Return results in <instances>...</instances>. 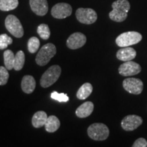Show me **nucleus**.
Returning <instances> with one entry per match:
<instances>
[{
  "mask_svg": "<svg viewBox=\"0 0 147 147\" xmlns=\"http://www.w3.org/2000/svg\"><path fill=\"white\" fill-rule=\"evenodd\" d=\"M136 51L131 47H123L117 53V57L123 61H128L134 59L136 56Z\"/></svg>",
  "mask_w": 147,
  "mask_h": 147,
  "instance_id": "14",
  "label": "nucleus"
},
{
  "mask_svg": "<svg viewBox=\"0 0 147 147\" xmlns=\"http://www.w3.org/2000/svg\"><path fill=\"white\" fill-rule=\"evenodd\" d=\"M142 123V119L138 115H128L121 121V127L125 131H131L136 129Z\"/></svg>",
  "mask_w": 147,
  "mask_h": 147,
  "instance_id": "11",
  "label": "nucleus"
},
{
  "mask_svg": "<svg viewBox=\"0 0 147 147\" xmlns=\"http://www.w3.org/2000/svg\"><path fill=\"white\" fill-rule=\"evenodd\" d=\"M109 129L105 124L95 123L91 125L87 129L90 138L97 141L105 140L109 136Z\"/></svg>",
  "mask_w": 147,
  "mask_h": 147,
  "instance_id": "2",
  "label": "nucleus"
},
{
  "mask_svg": "<svg viewBox=\"0 0 147 147\" xmlns=\"http://www.w3.org/2000/svg\"><path fill=\"white\" fill-rule=\"evenodd\" d=\"M37 32L42 39L47 40L50 38L51 31L47 24H41L38 27Z\"/></svg>",
  "mask_w": 147,
  "mask_h": 147,
  "instance_id": "23",
  "label": "nucleus"
},
{
  "mask_svg": "<svg viewBox=\"0 0 147 147\" xmlns=\"http://www.w3.org/2000/svg\"><path fill=\"white\" fill-rule=\"evenodd\" d=\"M142 39V36L136 32H127L119 35L116 39L118 47H127L136 45Z\"/></svg>",
  "mask_w": 147,
  "mask_h": 147,
  "instance_id": "4",
  "label": "nucleus"
},
{
  "mask_svg": "<svg viewBox=\"0 0 147 147\" xmlns=\"http://www.w3.org/2000/svg\"><path fill=\"white\" fill-rule=\"evenodd\" d=\"M133 147H146L147 146V141L143 138H140L132 145Z\"/></svg>",
  "mask_w": 147,
  "mask_h": 147,
  "instance_id": "28",
  "label": "nucleus"
},
{
  "mask_svg": "<svg viewBox=\"0 0 147 147\" xmlns=\"http://www.w3.org/2000/svg\"><path fill=\"white\" fill-rule=\"evenodd\" d=\"M48 117L47 113L44 111H38L34 114L32 117V125L35 128H40L45 126L47 123Z\"/></svg>",
  "mask_w": 147,
  "mask_h": 147,
  "instance_id": "17",
  "label": "nucleus"
},
{
  "mask_svg": "<svg viewBox=\"0 0 147 147\" xmlns=\"http://www.w3.org/2000/svg\"><path fill=\"white\" fill-rule=\"evenodd\" d=\"M18 0H0V10L1 11H10L17 8Z\"/></svg>",
  "mask_w": 147,
  "mask_h": 147,
  "instance_id": "20",
  "label": "nucleus"
},
{
  "mask_svg": "<svg viewBox=\"0 0 147 147\" xmlns=\"http://www.w3.org/2000/svg\"><path fill=\"white\" fill-rule=\"evenodd\" d=\"M8 69L6 67L0 66V85H5L9 79Z\"/></svg>",
  "mask_w": 147,
  "mask_h": 147,
  "instance_id": "26",
  "label": "nucleus"
},
{
  "mask_svg": "<svg viewBox=\"0 0 147 147\" xmlns=\"http://www.w3.org/2000/svg\"><path fill=\"white\" fill-rule=\"evenodd\" d=\"M51 98L53 100L58 101L59 102H67L69 101V97L65 93H59L57 91H54L51 93Z\"/></svg>",
  "mask_w": 147,
  "mask_h": 147,
  "instance_id": "27",
  "label": "nucleus"
},
{
  "mask_svg": "<svg viewBox=\"0 0 147 147\" xmlns=\"http://www.w3.org/2000/svg\"><path fill=\"white\" fill-rule=\"evenodd\" d=\"M72 8L67 3H59L55 5L51 10V14L53 17L58 19H63L68 17L71 14Z\"/></svg>",
  "mask_w": 147,
  "mask_h": 147,
  "instance_id": "10",
  "label": "nucleus"
},
{
  "mask_svg": "<svg viewBox=\"0 0 147 147\" xmlns=\"http://www.w3.org/2000/svg\"><path fill=\"white\" fill-rule=\"evenodd\" d=\"M25 54L22 51H19L16 53L14 57V68L16 71L21 70L25 64Z\"/></svg>",
  "mask_w": 147,
  "mask_h": 147,
  "instance_id": "22",
  "label": "nucleus"
},
{
  "mask_svg": "<svg viewBox=\"0 0 147 147\" xmlns=\"http://www.w3.org/2000/svg\"><path fill=\"white\" fill-rule=\"evenodd\" d=\"M61 68L60 66L55 65L51 66L43 74L40 79V85L44 88H47L55 83L59 78Z\"/></svg>",
  "mask_w": 147,
  "mask_h": 147,
  "instance_id": "5",
  "label": "nucleus"
},
{
  "mask_svg": "<svg viewBox=\"0 0 147 147\" xmlns=\"http://www.w3.org/2000/svg\"><path fill=\"white\" fill-rule=\"evenodd\" d=\"M45 129L49 133L56 131L60 127V121L57 117L51 115L48 117L47 123L45 124Z\"/></svg>",
  "mask_w": 147,
  "mask_h": 147,
  "instance_id": "18",
  "label": "nucleus"
},
{
  "mask_svg": "<svg viewBox=\"0 0 147 147\" xmlns=\"http://www.w3.org/2000/svg\"><path fill=\"white\" fill-rule=\"evenodd\" d=\"M12 38L8 36V35L3 34L0 35V50H3L6 49L9 45H12Z\"/></svg>",
  "mask_w": 147,
  "mask_h": 147,
  "instance_id": "25",
  "label": "nucleus"
},
{
  "mask_svg": "<svg viewBox=\"0 0 147 147\" xmlns=\"http://www.w3.org/2000/svg\"><path fill=\"white\" fill-rule=\"evenodd\" d=\"M29 5L35 14L45 16L49 10L47 0H29Z\"/></svg>",
  "mask_w": 147,
  "mask_h": 147,
  "instance_id": "13",
  "label": "nucleus"
},
{
  "mask_svg": "<svg viewBox=\"0 0 147 147\" xmlns=\"http://www.w3.org/2000/svg\"><path fill=\"white\" fill-rule=\"evenodd\" d=\"M5 26L7 30L16 38H20L23 36V27L16 16L12 14L7 16L5 20Z\"/></svg>",
  "mask_w": 147,
  "mask_h": 147,
  "instance_id": "6",
  "label": "nucleus"
},
{
  "mask_svg": "<svg viewBox=\"0 0 147 147\" xmlns=\"http://www.w3.org/2000/svg\"><path fill=\"white\" fill-rule=\"evenodd\" d=\"M141 66L138 63L132 61H125V63L119 66V73L121 76H131L138 74L141 71Z\"/></svg>",
  "mask_w": 147,
  "mask_h": 147,
  "instance_id": "9",
  "label": "nucleus"
},
{
  "mask_svg": "<svg viewBox=\"0 0 147 147\" xmlns=\"http://www.w3.org/2000/svg\"><path fill=\"white\" fill-rule=\"evenodd\" d=\"M123 87L126 91L134 95H139L142 92L143 82L139 78H127L123 82Z\"/></svg>",
  "mask_w": 147,
  "mask_h": 147,
  "instance_id": "8",
  "label": "nucleus"
},
{
  "mask_svg": "<svg viewBox=\"0 0 147 147\" xmlns=\"http://www.w3.org/2000/svg\"><path fill=\"white\" fill-rule=\"evenodd\" d=\"M112 8L113 10L109 13L110 18L113 21L121 23L127 17L130 3L127 0H117L113 3Z\"/></svg>",
  "mask_w": 147,
  "mask_h": 147,
  "instance_id": "1",
  "label": "nucleus"
},
{
  "mask_svg": "<svg viewBox=\"0 0 147 147\" xmlns=\"http://www.w3.org/2000/svg\"><path fill=\"white\" fill-rule=\"evenodd\" d=\"M14 56L13 52L11 50H7L3 53V59H4L5 67L8 70H11L14 68Z\"/></svg>",
  "mask_w": 147,
  "mask_h": 147,
  "instance_id": "21",
  "label": "nucleus"
},
{
  "mask_svg": "<svg viewBox=\"0 0 147 147\" xmlns=\"http://www.w3.org/2000/svg\"><path fill=\"white\" fill-rule=\"evenodd\" d=\"M87 42V38L83 34L80 32L74 33L67 40L66 45L69 49L75 50L80 49L85 45Z\"/></svg>",
  "mask_w": 147,
  "mask_h": 147,
  "instance_id": "12",
  "label": "nucleus"
},
{
  "mask_svg": "<svg viewBox=\"0 0 147 147\" xmlns=\"http://www.w3.org/2000/svg\"><path fill=\"white\" fill-rule=\"evenodd\" d=\"M36 80L34 77L30 75H26L22 79L21 88L23 92L29 94L34 92L36 88Z\"/></svg>",
  "mask_w": 147,
  "mask_h": 147,
  "instance_id": "16",
  "label": "nucleus"
},
{
  "mask_svg": "<svg viewBox=\"0 0 147 147\" xmlns=\"http://www.w3.org/2000/svg\"><path fill=\"white\" fill-rule=\"evenodd\" d=\"M93 91V87L89 82H86L82 84L80 89L78 90L76 93V97L80 100H86Z\"/></svg>",
  "mask_w": 147,
  "mask_h": 147,
  "instance_id": "19",
  "label": "nucleus"
},
{
  "mask_svg": "<svg viewBox=\"0 0 147 147\" xmlns=\"http://www.w3.org/2000/svg\"><path fill=\"white\" fill-rule=\"evenodd\" d=\"M76 16L80 23L86 25L94 23L97 19L96 12L91 8H78L76 12Z\"/></svg>",
  "mask_w": 147,
  "mask_h": 147,
  "instance_id": "7",
  "label": "nucleus"
},
{
  "mask_svg": "<svg viewBox=\"0 0 147 147\" xmlns=\"http://www.w3.org/2000/svg\"><path fill=\"white\" fill-rule=\"evenodd\" d=\"M94 109V105L91 102H86L83 103L77 108L76 115L80 118H86L90 116Z\"/></svg>",
  "mask_w": 147,
  "mask_h": 147,
  "instance_id": "15",
  "label": "nucleus"
},
{
  "mask_svg": "<svg viewBox=\"0 0 147 147\" xmlns=\"http://www.w3.org/2000/svg\"><path fill=\"white\" fill-rule=\"evenodd\" d=\"M40 45V40L36 37H32L28 40L27 42V48H28V51L29 53H34L38 51L39 49Z\"/></svg>",
  "mask_w": 147,
  "mask_h": 147,
  "instance_id": "24",
  "label": "nucleus"
},
{
  "mask_svg": "<svg viewBox=\"0 0 147 147\" xmlns=\"http://www.w3.org/2000/svg\"><path fill=\"white\" fill-rule=\"evenodd\" d=\"M57 53V49L53 44L48 43L41 48L36 57L38 65L45 66L50 61Z\"/></svg>",
  "mask_w": 147,
  "mask_h": 147,
  "instance_id": "3",
  "label": "nucleus"
}]
</instances>
